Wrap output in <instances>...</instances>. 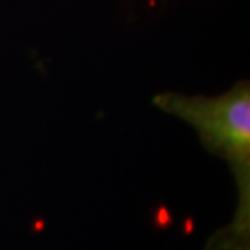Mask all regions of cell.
Masks as SVG:
<instances>
[{
	"mask_svg": "<svg viewBox=\"0 0 250 250\" xmlns=\"http://www.w3.org/2000/svg\"><path fill=\"white\" fill-rule=\"evenodd\" d=\"M153 104L190 125L206 149L227 163L236 188L231 223L250 227L249 82L241 81L215 96L164 92L154 96Z\"/></svg>",
	"mask_w": 250,
	"mask_h": 250,
	"instance_id": "obj_1",
	"label": "cell"
},
{
	"mask_svg": "<svg viewBox=\"0 0 250 250\" xmlns=\"http://www.w3.org/2000/svg\"><path fill=\"white\" fill-rule=\"evenodd\" d=\"M205 250H250V227L229 223L208 238Z\"/></svg>",
	"mask_w": 250,
	"mask_h": 250,
	"instance_id": "obj_2",
	"label": "cell"
}]
</instances>
